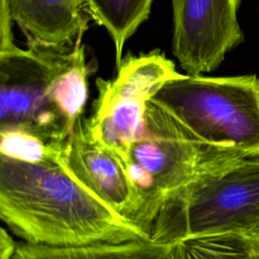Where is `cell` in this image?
<instances>
[{
  "mask_svg": "<svg viewBox=\"0 0 259 259\" xmlns=\"http://www.w3.org/2000/svg\"><path fill=\"white\" fill-rule=\"evenodd\" d=\"M241 0H171L172 52L187 75L215 70L243 40L238 21Z\"/></svg>",
  "mask_w": 259,
  "mask_h": 259,
  "instance_id": "obj_7",
  "label": "cell"
},
{
  "mask_svg": "<svg viewBox=\"0 0 259 259\" xmlns=\"http://www.w3.org/2000/svg\"><path fill=\"white\" fill-rule=\"evenodd\" d=\"M11 259H177V248L151 239L66 247L24 242L17 243Z\"/></svg>",
  "mask_w": 259,
  "mask_h": 259,
  "instance_id": "obj_10",
  "label": "cell"
},
{
  "mask_svg": "<svg viewBox=\"0 0 259 259\" xmlns=\"http://www.w3.org/2000/svg\"><path fill=\"white\" fill-rule=\"evenodd\" d=\"M259 229V157L228 161L161 206L150 239L177 243L191 237Z\"/></svg>",
  "mask_w": 259,
  "mask_h": 259,
  "instance_id": "obj_4",
  "label": "cell"
},
{
  "mask_svg": "<svg viewBox=\"0 0 259 259\" xmlns=\"http://www.w3.org/2000/svg\"><path fill=\"white\" fill-rule=\"evenodd\" d=\"M17 243L9 236L5 229L1 230L0 236V259H11Z\"/></svg>",
  "mask_w": 259,
  "mask_h": 259,
  "instance_id": "obj_14",
  "label": "cell"
},
{
  "mask_svg": "<svg viewBox=\"0 0 259 259\" xmlns=\"http://www.w3.org/2000/svg\"><path fill=\"white\" fill-rule=\"evenodd\" d=\"M0 152L2 156L28 162L42 161L49 146L36 136L17 128L0 130Z\"/></svg>",
  "mask_w": 259,
  "mask_h": 259,
  "instance_id": "obj_13",
  "label": "cell"
},
{
  "mask_svg": "<svg viewBox=\"0 0 259 259\" xmlns=\"http://www.w3.org/2000/svg\"><path fill=\"white\" fill-rule=\"evenodd\" d=\"M59 149L28 163L0 157V217L24 242L54 247L150 239L112 210L63 164Z\"/></svg>",
  "mask_w": 259,
  "mask_h": 259,
  "instance_id": "obj_1",
  "label": "cell"
},
{
  "mask_svg": "<svg viewBox=\"0 0 259 259\" xmlns=\"http://www.w3.org/2000/svg\"><path fill=\"white\" fill-rule=\"evenodd\" d=\"M11 21L1 15L0 130L17 128L62 147L83 117L88 78L83 34L67 49L27 45L18 48Z\"/></svg>",
  "mask_w": 259,
  "mask_h": 259,
  "instance_id": "obj_2",
  "label": "cell"
},
{
  "mask_svg": "<svg viewBox=\"0 0 259 259\" xmlns=\"http://www.w3.org/2000/svg\"><path fill=\"white\" fill-rule=\"evenodd\" d=\"M120 159L143 199L141 228L149 234L170 196L224 163L241 158L211 144L151 98L142 130Z\"/></svg>",
  "mask_w": 259,
  "mask_h": 259,
  "instance_id": "obj_3",
  "label": "cell"
},
{
  "mask_svg": "<svg viewBox=\"0 0 259 259\" xmlns=\"http://www.w3.org/2000/svg\"><path fill=\"white\" fill-rule=\"evenodd\" d=\"M247 236L250 242V259H259V231Z\"/></svg>",
  "mask_w": 259,
  "mask_h": 259,
  "instance_id": "obj_15",
  "label": "cell"
},
{
  "mask_svg": "<svg viewBox=\"0 0 259 259\" xmlns=\"http://www.w3.org/2000/svg\"><path fill=\"white\" fill-rule=\"evenodd\" d=\"M58 155L67 169L112 210L139 227L143 199L119 156L104 145L82 117Z\"/></svg>",
  "mask_w": 259,
  "mask_h": 259,
  "instance_id": "obj_8",
  "label": "cell"
},
{
  "mask_svg": "<svg viewBox=\"0 0 259 259\" xmlns=\"http://www.w3.org/2000/svg\"><path fill=\"white\" fill-rule=\"evenodd\" d=\"M177 259H250L245 234L224 233L187 238L176 243Z\"/></svg>",
  "mask_w": 259,
  "mask_h": 259,
  "instance_id": "obj_12",
  "label": "cell"
},
{
  "mask_svg": "<svg viewBox=\"0 0 259 259\" xmlns=\"http://www.w3.org/2000/svg\"><path fill=\"white\" fill-rule=\"evenodd\" d=\"M257 231H259V229H258V230H257ZM257 231H255V232H257ZM253 233H254V232H253Z\"/></svg>",
  "mask_w": 259,
  "mask_h": 259,
  "instance_id": "obj_16",
  "label": "cell"
},
{
  "mask_svg": "<svg viewBox=\"0 0 259 259\" xmlns=\"http://www.w3.org/2000/svg\"><path fill=\"white\" fill-rule=\"evenodd\" d=\"M1 13L16 22L27 45L73 47L88 26L84 0H1Z\"/></svg>",
  "mask_w": 259,
  "mask_h": 259,
  "instance_id": "obj_9",
  "label": "cell"
},
{
  "mask_svg": "<svg viewBox=\"0 0 259 259\" xmlns=\"http://www.w3.org/2000/svg\"><path fill=\"white\" fill-rule=\"evenodd\" d=\"M154 0H84L86 13L110 35L115 53V68L123 59L126 40L149 17Z\"/></svg>",
  "mask_w": 259,
  "mask_h": 259,
  "instance_id": "obj_11",
  "label": "cell"
},
{
  "mask_svg": "<svg viewBox=\"0 0 259 259\" xmlns=\"http://www.w3.org/2000/svg\"><path fill=\"white\" fill-rule=\"evenodd\" d=\"M184 75L159 50L126 55L113 78L96 81L98 96L87 118L93 134L121 158L142 130L147 102L165 83Z\"/></svg>",
  "mask_w": 259,
  "mask_h": 259,
  "instance_id": "obj_6",
  "label": "cell"
},
{
  "mask_svg": "<svg viewBox=\"0 0 259 259\" xmlns=\"http://www.w3.org/2000/svg\"><path fill=\"white\" fill-rule=\"evenodd\" d=\"M236 158L259 157V77L185 74L152 97Z\"/></svg>",
  "mask_w": 259,
  "mask_h": 259,
  "instance_id": "obj_5",
  "label": "cell"
}]
</instances>
